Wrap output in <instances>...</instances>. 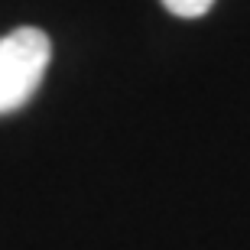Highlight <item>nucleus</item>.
<instances>
[{"mask_svg": "<svg viewBox=\"0 0 250 250\" xmlns=\"http://www.w3.org/2000/svg\"><path fill=\"white\" fill-rule=\"evenodd\" d=\"M49 62L52 42L42 29L20 26L0 36V114L23 107L36 94Z\"/></svg>", "mask_w": 250, "mask_h": 250, "instance_id": "nucleus-1", "label": "nucleus"}, {"mask_svg": "<svg viewBox=\"0 0 250 250\" xmlns=\"http://www.w3.org/2000/svg\"><path fill=\"white\" fill-rule=\"evenodd\" d=\"M163 7H166L172 17L195 20V17H205V13L214 7V0H163Z\"/></svg>", "mask_w": 250, "mask_h": 250, "instance_id": "nucleus-2", "label": "nucleus"}]
</instances>
